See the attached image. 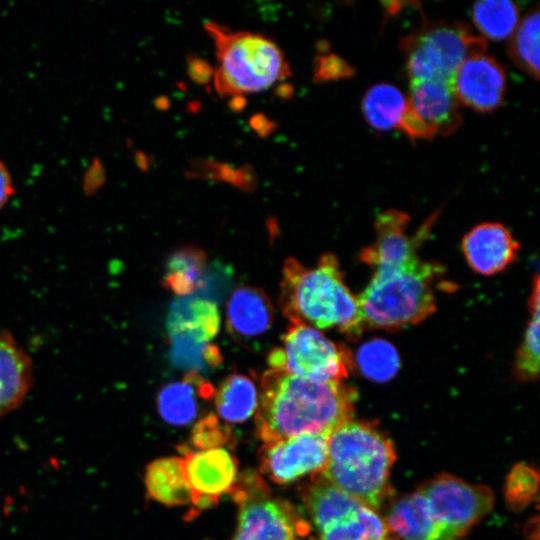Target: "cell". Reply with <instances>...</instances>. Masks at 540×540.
<instances>
[{
    "mask_svg": "<svg viewBox=\"0 0 540 540\" xmlns=\"http://www.w3.org/2000/svg\"><path fill=\"white\" fill-rule=\"evenodd\" d=\"M356 391L342 381H314L269 369L261 378L256 431L265 443L330 434L352 419Z\"/></svg>",
    "mask_w": 540,
    "mask_h": 540,
    "instance_id": "cell-1",
    "label": "cell"
},
{
    "mask_svg": "<svg viewBox=\"0 0 540 540\" xmlns=\"http://www.w3.org/2000/svg\"><path fill=\"white\" fill-rule=\"evenodd\" d=\"M280 307L291 323L337 328L356 337L365 328L358 298L344 282L337 258L326 253L309 268L295 258L283 265Z\"/></svg>",
    "mask_w": 540,
    "mask_h": 540,
    "instance_id": "cell-2",
    "label": "cell"
},
{
    "mask_svg": "<svg viewBox=\"0 0 540 540\" xmlns=\"http://www.w3.org/2000/svg\"><path fill=\"white\" fill-rule=\"evenodd\" d=\"M395 459L394 446L383 432L351 419L329 434L327 464L318 475L377 511L392 495Z\"/></svg>",
    "mask_w": 540,
    "mask_h": 540,
    "instance_id": "cell-3",
    "label": "cell"
},
{
    "mask_svg": "<svg viewBox=\"0 0 540 540\" xmlns=\"http://www.w3.org/2000/svg\"><path fill=\"white\" fill-rule=\"evenodd\" d=\"M373 271L357 297L365 327L396 330L417 324L436 311L434 284L444 271L441 265L417 254Z\"/></svg>",
    "mask_w": 540,
    "mask_h": 540,
    "instance_id": "cell-4",
    "label": "cell"
},
{
    "mask_svg": "<svg viewBox=\"0 0 540 540\" xmlns=\"http://www.w3.org/2000/svg\"><path fill=\"white\" fill-rule=\"evenodd\" d=\"M204 28L216 47L213 79L220 95L261 91L292 75L284 52L267 36L231 31L213 21H206Z\"/></svg>",
    "mask_w": 540,
    "mask_h": 540,
    "instance_id": "cell-5",
    "label": "cell"
},
{
    "mask_svg": "<svg viewBox=\"0 0 540 540\" xmlns=\"http://www.w3.org/2000/svg\"><path fill=\"white\" fill-rule=\"evenodd\" d=\"M486 39L460 22L437 21L422 25L400 43L410 81L450 82L467 58L485 53Z\"/></svg>",
    "mask_w": 540,
    "mask_h": 540,
    "instance_id": "cell-6",
    "label": "cell"
},
{
    "mask_svg": "<svg viewBox=\"0 0 540 540\" xmlns=\"http://www.w3.org/2000/svg\"><path fill=\"white\" fill-rule=\"evenodd\" d=\"M302 499L318 540H398L376 510L314 475Z\"/></svg>",
    "mask_w": 540,
    "mask_h": 540,
    "instance_id": "cell-7",
    "label": "cell"
},
{
    "mask_svg": "<svg viewBox=\"0 0 540 540\" xmlns=\"http://www.w3.org/2000/svg\"><path fill=\"white\" fill-rule=\"evenodd\" d=\"M230 493L239 504L232 540H300L309 534V524L290 504L272 498L256 474L235 481Z\"/></svg>",
    "mask_w": 540,
    "mask_h": 540,
    "instance_id": "cell-8",
    "label": "cell"
},
{
    "mask_svg": "<svg viewBox=\"0 0 540 540\" xmlns=\"http://www.w3.org/2000/svg\"><path fill=\"white\" fill-rule=\"evenodd\" d=\"M282 343L268 355L270 369L314 381H342L353 367L351 354L343 346L309 325L291 323Z\"/></svg>",
    "mask_w": 540,
    "mask_h": 540,
    "instance_id": "cell-9",
    "label": "cell"
},
{
    "mask_svg": "<svg viewBox=\"0 0 540 540\" xmlns=\"http://www.w3.org/2000/svg\"><path fill=\"white\" fill-rule=\"evenodd\" d=\"M418 491L436 519L460 539L492 510L494 503L488 487L470 484L449 474L435 476Z\"/></svg>",
    "mask_w": 540,
    "mask_h": 540,
    "instance_id": "cell-10",
    "label": "cell"
},
{
    "mask_svg": "<svg viewBox=\"0 0 540 540\" xmlns=\"http://www.w3.org/2000/svg\"><path fill=\"white\" fill-rule=\"evenodd\" d=\"M462 124L459 103L444 80L410 81L407 109L401 130L412 141L449 136Z\"/></svg>",
    "mask_w": 540,
    "mask_h": 540,
    "instance_id": "cell-11",
    "label": "cell"
},
{
    "mask_svg": "<svg viewBox=\"0 0 540 540\" xmlns=\"http://www.w3.org/2000/svg\"><path fill=\"white\" fill-rule=\"evenodd\" d=\"M328 438L326 433H312L265 443L260 451L262 473L278 484L320 474L327 464Z\"/></svg>",
    "mask_w": 540,
    "mask_h": 540,
    "instance_id": "cell-12",
    "label": "cell"
},
{
    "mask_svg": "<svg viewBox=\"0 0 540 540\" xmlns=\"http://www.w3.org/2000/svg\"><path fill=\"white\" fill-rule=\"evenodd\" d=\"M450 84L458 103L476 112L490 113L503 102L507 76L494 57L480 53L460 64Z\"/></svg>",
    "mask_w": 540,
    "mask_h": 540,
    "instance_id": "cell-13",
    "label": "cell"
},
{
    "mask_svg": "<svg viewBox=\"0 0 540 540\" xmlns=\"http://www.w3.org/2000/svg\"><path fill=\"white\" fill-rule=\"evenodd\" d=\"M434 219L435 215H432L414 236H409L408 214L396 209L383 211L374 223L375 241L362 250L361 260L372 269L408 260L417 254V248L426 238Z\"/></svg>",
    "mask_w": 540,
    "mask_h": 540,
    "instance_id": "cell-14",
    "label": "cell"
},
{
    "mask_svg": "<svg viewBox=\"0 0 540 540\" xmlns=\"http://www.w3.org/2000/svg\"><path fill=\"white\" fill-rule=\"evenodd\" d=\"M184 463L193 504L201 509L216 504L236 481V459L224 448L187 452Z\"/></svg>",
    "mask_w": 540,
    "mask_h": 540,
    "instance_id": "cell-15",
    "label": "cell"
},
{
    "mask_svg": "<svg viewBox=\"0 0 540 540\" xmlns=\"http://www.w3.org/2000/svg\"><path fill=\"white\" fill-rule=\"evenodd\" d=\"M461 247L468 265L475 272L490 276L515 261L519 243L503 224L485 222L466 233Z\"/></svg>",
    "mask_w": 540,
    "mask_h": 540,
    "instance_id": "cell-16",
    "label": "cell"
},
{
    "mask_svg": "<svg viewBox=\"0 0 540 540\" xmlns=\"http://www.w3.org/2000/svg\"><path fill=\"white\" fill-rule=\"evenodd\" d=\"M388 527L397 539L403 540H460L433 515L420 491L404 495L391 502Z\"/></svg>",
    "mask_w": 540,
    "mask_h": 540,
    "instance_id": "cell-17",
    "label": "cell"
},
{
    "mask_svg": "<svg viewBox=\"0 0 540 540\" xmlns=\"http://www.w3.org/2000/svg\"><path fill=\"white\" fill-rule=\"evenodd\" d=\"M32 383L30 356L9 333L0 331V417L22 404Z\"/></svg>",
    "mask_w": 540,
    "mask_h": 540,
    "instance_id": "cell-18",
    "label": "cell"
},
{
    "mask_svg": "<svg viewBox=\"0 0 540 540\" xmlns=\"http://www.w3.org/2000/svg\"><path fill=\"white\" fill-rule=\"evenodd\" d=\"M226 314L229 333L236 338L250 339L264 334L271 327L274 310L262 289L243 286L231 294Z\"/></svg>",
    "mask_w": 540,
    "mask_h": 540,
    "instance_id": "cell-19",
    "label": "cell"
},
{
    "mask_svg": "<svg viewBox=\"0 0 540 540\" xmlns=\"http://www.w3.org/2000/svg\"><path fill=\"white\" fill-rule=\"evenodd\" d=\"M214 392L199 373L188 371L181 381L162 387L157 395V409L167 423L186 425L196 418L200 400L211 399Z\"/></svg>",
    "mask_w": 540,
    "mask_h": 540,
    "instance_id": "cell-20",
    "label": "cell"
},
{
    "mask_svg": "<svg viewBox=\"0 0 540 540\" xmlns=\"http://www.w3.org/2000/svg\"><path fill=\"white\" fill-rule=\"evenodd\" d=\"M168 335L179 334L210 343L220 328L217 305L204 298L185 296L175 299L167 317Z\"/></svg>",
    "mask_w": 540,
    "mask_h": 540,
    "instance_id": "cell-21",
    "label": "cell"
},
{
    "mask_svg": "<svg viewBox=\"0 0 540 540\" xmlns=\"http://www.w3.org/2000/svg\"><path fill=\"white\" fill-rule=\"evenodd\" d=\"M144 482L148 496L161 504L167 506L193 504V495L182 458L165 457L154 460L146 468Z\"/></svg>",
    "mask_w": 540,
    "mask_h": 540,
    "instance_id": "cell-22",
    "label": "cell"
},
{
    "mask_svg": "<svg viewBox=\"0 0 540 540\" xmlns=\"http://www.w3.org/2000/svg\"><path fill=\"white\" fill-rule=\"evenodd\" d=\"M407 109V97L396 86L378 83L364 94L361 110L365 121L377 131L399 129Z\"/></svg>",
    "mask_w": 540,
    "mask_h": 540,
    "instance_id": "cell-23",
    "label": "cell"
},
{
    "mask_svg": "<svg viewBox=\"0 0 540 540\" xmlns=\"http://www.w3.org/2000/svg\"><path fill=\"white\" fill-rule=\"evenodd\" d=\"M205 252L187 246L172 253L166 263L163 286L179 297L190 296L205 284Z\"/></svg>",
    "mask_w": 540,
    "mask_h": 540,
    "instance_id": "cell-24",
    "label": "cell"
},
{
    "mask_svg": "<svg viewBox=\"0 0 540 540\" xmlns=\"http://www.w3.org/2000/svg\"><path fill=\"white\" fill-rule=\"evenodd\" d=\"M219 416L229 423H243L257 410L258 393L255 383L246 375L226 377L214 392Z\"/></svg>",
    "mask_w": 540,
    "mask_h": 540,
    "instance_id": "cell-25",
    "label": "cell"
},
{
    "mask_svg": "<svg viewBox=\"0 0 540 540\" xmlns=\"http://www.w3.org/2000/svg\"><path fill=\"white\" fill-rule=\"evenodd\" d=\"M539 26L540 14L536 7L519 21L508 45V54L514 64L535 80L539 79Z\"/></svg>",
    "mask_w": 540,
    "mask_h": 540,
    "instance_id": "cell-26",
    "label": "cell"
},
{
    "mask_svg": "<svg viewBox=\"0 0 540 540\" xmlns=\"http://www.w3.org/2000/svg\"><path fill=\"white\" fill-rule=\"evenodd\" d=\"M472 19L484 39L502 41L511 37L519 23V8L507 0L476 2Z\"/></svg>",
    "mask_w": 540,
    "mask_h": 540,
    "instance_id": "cell-27",
    "label": "cell"
},
{
    "mask_svg": "<svg viewBox=\"0 0 540 540\" xmlns=\"http://www.w3.org/2000/svg\"><path fill=\"white\" fill-rule=\"evenodd\" d=\"M539 289V277L535 275L529 299L530 319L514 362V374L522 382L539 376Z\"/></svg>",
    "mask_w": 540,
    "mask_h": 540,
    "instance_id": "cell-28",
    "label": "cell"
},
{
    "mask_svg": "<svg viewBox=\"0 0 540 540\" xmlns=\"http://www.w3.org/2000/svg\"><path fill=\"white\" fill-rule=\"evenodd\" d=\"M185 175L189 179L223 181L245 192L254 191L258 180L249 164L236 168L228 163L203 158L190 160Z\"/></svg>",
    "mask_w": 540,
    "mask_h": 540,
    "instance_id": "cell-29",
    "label": "cell"
},
{
    "mask_svg": "<svg viewBox=\"0 0 540 540\" xmlns=\"http://www.w3.org/2000/svg\"><path fill=\"white\" fill-rule=\"evenodd\" d=\"M356 360L362 373L378 382L387 381L399 368L395 348L384 340L365 343L359 348Z\"/></svg>",
    "mask_w": 540,
    "mask_h": 540,
    "instance_id": "cell-30",
    "label": "cell"
},
{
    "mask_svg": "<svg viewBox=\"0 0 540 540\" xmlns=\"http://www.w3.org/2000/svg\"><path fill=\"white\" fill-rule=\"evenodd\" d=\"M171 343V357L173 362L188 371L197 372L206 368H215L222 361L218 347L210 343H201L196 340L168 335Z\"/></svg>",
    "mask_w": 540,
    "mask_h": 540,
    "instance_id": "cell-31",
    "label": "cell"
},
{
    "mask_svg": "<svg viewBox=\"0 0 540 540\" xmlns=\"http://www.w3.org/2000/svg\"><path fill=\"white\" fill-rule=\"evenodd\" d=\"M537 488V473L527 465H516L506 483V498L509 505L516 510L524 508L532 501Z\"/></svg>",
    "mask_w": 540,
    "mask_h": 540,
    "instance_id": "cell-32",
    "label": "cell"
},
{
    "mask_svg": "<svg viewBox=\"0 0 540 540\" xmlns=\"http://www.w3.org/2000/svg\"><path fill=\"white\" fill-rule=\"evenodd\" d=\"M229 439V427L213 414L200 419L191 434L192 443L198 450L222 448Z\"/></svg>",
    "mask_w": 540,
    "mask_h": 540,
    "instance_id": "cell-33",
    "label": "cell"
},
{
    "mask_svg": "<svg viewBox=\"0 0 540 540\" xmlns=\"http://www.w3.org/2000/svg\"><path fill=\"white\" fill-rule=\"evenodd\" d=\"M354 73V68L334 53L320 54L314 58L313 81L315 83L347 79Z\"/></svg>",
    "mask_w": 540,
    "mask_h": 540,
    "instance_id": "cell-34",
    "label": "cell"
},
{
    "mask_svg": "<svg viewBox=\"0 0 540 540\" xmlns=\"http://www.w3.org/2000/svg\"><path fill=\"white\" fill-rule=\"evenodd\" d=\"M186 60L187 73L193 82L200 85L210 82L214 75V68L208 61L196 55H188Z\"/></svg>",
    "mask_w": 540,
    "mask_h": 540,
    "instance_id": "cell-35",
    "label": "cell"
},
{
    "mask_svg": "<svg viewBox=\"0 0 540 540\" xmlns=\"http://www.w3.org/2000/svg\"><path fill=\"white\" fill-rule=\"evenodd\" d=\"M249 125L260 137L269 136L277 127L275 121L271 120L261 112L255 113L250 117Z\"/></svg>",
    "mask_w": 540,
    "mask_h": 540,
    "instance_id": "cell-36",
    "label": "cell"
},
{
    "mask_svg": "<svg viewBox=\"0 0 540 540\" xmlns=\"http://www.w3.org/2000/svg\"><path fill=\"white\" fill-rule=\"evenodd\" d=\"M14 192L15 189L10 172L6 165L0 160V209L5 206Z\"/></svg>",
    "mask_w": 540,
    "mask_h": 540,
    "instance_id": "cell-37",
    "label": "cell"
},
{
    "mask_svg": "<svg viewBox=\"0 0 540 540\" xmlns=\"http://www.w3.org/2000/svg\"><path fill=\"white\" fill-rule=\"evenodd\" d=\"M247 105L244 95H232L228 101V106L233 112H241Z\"/></svg>",
    "mask_w": 540,
    "mask_h": 540,
    "instance_id": "cell-38",
    "label": "cell"
},
{
    "mask_svg": "<svg viewBox=\"0 0 540 540\" xmlns=\"http://www.w3.org/2000/svg\"><path fill=\"white\" fill-rule=\"evenodd\" d=\"M275 94L282 99H290L294 94V87L288 82H282L276 86Z\"/></svg>",
    "mask_w": 540,
    "mask_h": 540,
    "instance_id": "cell-39",
    "label": "cell"
},
{
    "mask_svg": "<svg viewBox=\"0 0 540 540\" xmlns=\"http://www.w3.org/2000/svg\"><path fill=\"white\" fill-rule=\"evenodd\" d=\"M136 163L138 165V167L142 170H147L150 166V160L148 158V156L144 153V152H141V151H138L136 153Z\"/></svg>",
    "mask_w": 540,
    "mask_h": 540,
    "instance_id": "cell-40",
    "label": "cell"
},
{
    "mask_svg": "<svg viewBox=\"0 0 540 540\" xmlns=\"http://www.w3.org/2000/svg\"><path fill=\"white\" fill-rule=\"evenodd\" d=\"M155 107L159 110H167L170 107V99L165 95H160L154 100Z\"/></svg>",
    "mask_w": 540,
    "mask_h": 540,
    "instance_id": "cell-41",
    "label": "cell"
},
{
    "mask_svg": "<svg viewBox=\"0 0 540 540\" xmlns=\"http://www.w3.org/2000/svg\"><path fill=\"white\" fill-rule=\"evenodd\" d=\"M329 43L326 40H318L316 42V48L320 52V54H326L329 51Z\"/></svg>",
    "mask_w": 540,
    "mask_h": 540,
    "instance_id": "cell-42",
    "label": "cell"
}]
</instances>
